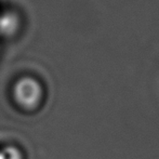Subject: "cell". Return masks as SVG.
<instances>
[{
  "label": "cell",
  "mask_w": 159,
  "mask_h": 159,
  "mask_svg": "<svg viewBox=\"0 0 159 159\" xmlns=\"http://www.w3.org/2000/svg\"><path fill=\"white\" fill-rule=\"evenodd\" d=\"M9 103L16 113L24 116L38 114L44 106L47 90L35 75L23 74L14 78L9 87Z\"/></svg>",
  "instance_id": "obj_1"
},
{
  "label": "cell",
  "mask_w": 159,
  "mask_h": 159,
  "mask_svg": "<svg viewBox=\"0 0 159 159\" xmlns=\"http://www.w3.org/2000/svg\"><path fill=\"white\" fill-rule=\"evenodd\" d=\"M0 159H28L27 152L16 142L0 143Z\"/></svg>",
  "instance_id": "obj_2"
}]
</instances>
